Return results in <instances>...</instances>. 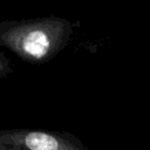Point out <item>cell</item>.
Masks as SVG:
<instances>
[{
  "label": "cell",
  "mask_w": 150,
  "mask_h": 150,
  "mask_svg": "<svg viewBox=\"0 0 150 150\" xmlns=\"http://www.w3.org/2000/svg\"><path fill=\"white\" fill-rule=\"evenodd\" d=\"M0 150H83L79 143L46 131L0 132Z\"/></svg>",
  "instance_id": "obj_1"
},
{
  "label": "cell",
  "mask_w": 150,
  "mask_h": 150,
  "mask_svg": "<svg viewBox=\"0 0 150 150\" xmlns=\"http://www.w3.org/2000/svg\"><path fill=\"white\" fill-rule=\"evenodd\" d=\"M50 38L49 30L42 25H33L16 29L14 38H9V40L14 41L13 48L20 50L25 56L41 59L50 52L53 46Z\"/></svg>",
  "instance_id": "obj_2"
}]
</instances>
